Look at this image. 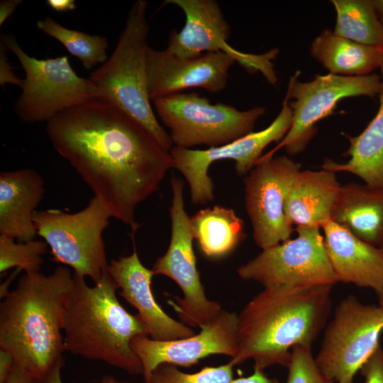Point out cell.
<instances>
[{
	"label": "cell",
	"instance_id": "6da1fadb",
	"mask_svg": "<svg viewBox=\"0 0 383 383\" xmlns=\"http://www.w3.org/2000/svg\"><path fill=\"white\" fill-rule=\"evenodd\" d=\"M47 135L109 210L139 228L136 207L155 193L173 167L170 152L137 120L113 103L92 98L48 121Z\"/></svg>",
	"mask_w": 383,
	"mask_h": 383
},
{
	"label": "cell",
	"instance_id": "7a4b0ae2",
	"mask_svg": "<svg viewBox=\"0 0 383 383\" xmlns=\"http://www.w3.org/2000/svg\"><path fill=\"white\" fill-rule=\"evenodd\" d=\"M333 285L267 287L238 315L237 349L230 362L254 369L288 367L292 350L312 347L331 309Z\"/></svg>",
	"mask_w": 383,
	"mask_h": 383
},
{
	"label": "cell",
	"instance_id": "3957f363",
	"mask_svg": "<svg viewBox=\"0 0 383 383\" xmlns=\"http://www.w3.org/2000/svg\"><path fill=\"white\" fill-rule=\"evenodd\" d=\"M72 286L65 265L48 275L25 273L0 304V348L39 381L63 360V316Z\"/></svg>",
	"mask_w": 383,
	"mask_h": 383
},
{
	"label": "cell",
	"instance_id": "277c9868",
	"mask_svg": "<svg viewBox=\"0 0 383 383\" xmlns=\"http://www.w3.org/2000/svg\"><path fill=\"white\" fill-rule=\"evenodd\" d=\"M118 289L107 269L93 287L73 274L63 316L65 350L102 361L131 375L143 374L131 341L149 332L138 314H131L119 303Z\"/></svg>",
	"mask_w": 383,
	"mask_h": 383
},
{
	"label": "cell",
	"instance_id": "5b68a950",
	"mask_svg": "<svg viewBox=\"0 0 383 383\" xmlns=\"http://www.w3.org/2000/svg\"><path fill=\"white\" fill-rule=\"evenodd\" d=\"M147 8L145 0L133 3L112 55L89 79L96 98L113 103L137 120L170 152L172 141L157 120L148 95Z\"/></svg>",
	"mask_w": 383,
	"mask_h": 383
},
{
	"label": "cell",
	"instance_id": "8992f818",
	"mask_svg": "<svg viewBox=\"0 0 383 383\" xmlns=\"http://www.w3.org/2000/svg\"><path fill=\"white\" fill-rule=\"evenodd\" d=\"M155 110L170 131L173 146L218 147L253 132L265 106L240 111L222 103L211 104L196 92H179L153 101Z\"/></svg>",
	"mask_w": 383,
	"mask_h": 383
},
{
	"label": "cell",
	"instance_id": "52a82bcc",
	"mask_svg": "<svg viewBox=\"0 0 383 383\" xmlns=\"http://www.w3.org/2000/svg\"><path fill=\"white\" fill-rule=\"evenodd\" d=\"M111 217L94 196L75 213L55 209L36 211L33 222L36 234L50 247L52 260L72 267L74 274L88 277L95 284L109 265L102 235Z\"/></svg>",
	"mask_w": 383,
	"mask_h": 383
},
{
	"label": "cell",
	"instance_id": "ba28073f",
	"mask_svg": "<svg viewBox=\"0 0 383 383\" xmlns=\"http://www.w3.org/2000/svg\"><path fill=\"white\" fill-rule=\"evenodd\" d=\"M1 41L17 57L26 74L14 105L23 121L48 122L67 109L96 98L90 80L76 74L67 56L36 59L22 50L13 35H3Z\"/></svg>",
	"mask_w": 383,
	"mask_h": 383
},
{
	"label": "cell",
	"instance_id": "9c48e42d",
	"mask_svg": "<svg viewBox=\"0 0 383 383\" xmlns=\"http://www.w3.org/2000/svg\"><path fill=\"white\" fill-rule=\"evenodd\" d=\"M382 332L383 309L350 294L338 304L326 326L316 362L335 383H353L355 374L380 345Z\"/></svg>",
	"mask_w": 383,
	"mask_h": 383
},
{
	"label": "cell",
	"instance_id": "30bf717a",
	"mask_svg": "<svg viewBox=\"0 0 383 383\" xmlns=\"http://www.w3.org/2000/svg\"><path fill=\"white\" fill-rule=\"evenodd\" d=\"M299 71L290 77L287 95L292 111V125L284 138L259 160L270 158L281 148L289 155L303 152L317 132L316 123L333 113L338 102L347 97H374L382 90L381 76L333 74L317 75L309 82H299Z\"/></svg>",
	"mask_w": 383,
	"mask_h": 383
},
{
	"label": "cell",
	"instance_id": "8fae6325",
	"mask_svg": "<svg viewBox=\"0 0 383 383\" xmlns=\"http://www.w3.org/2000/svg\"><path fill=\"white\" fill-rule=\"evenodd\" d=\"M170 182L171 239L166 252L156 260L152 270L154 275L170 277L182 289L183 298L173 296L176 302L169 301L181 322L188 326L201 328L215 318L222 309L218 302L206 298L200 280L193 249L194 238L190 217L184 209V180L172 176Z\"/></svg>",
	"mask_w": 383,
	"mask_h": 383
},
{
	"label": "cell",
	"instance_id": "7c38bea8",
	"mask_svg": "<svg viewBox=\"0 0 383 383\" xmlns=\"http://www.w3.org/2000/svg\"><path fill=\"white\" fill-rule=\"evenodd\" d=\"M321 229L296 226V238L262 250L238 269V275L265 287L333 286L338 280L328 257Z\"/></svg>",
	"mask_w": 383,
	"mask_h": 383
},
{
	"label": "cell",
	"instance_id": "4fadbf2b",
	"mask_svg": "<svg viewBox=\"0 0 383 383\" xmlns=\"http://www.w3.org/2000/svg\"><path fill=\"white\" fill-rule=\"evenodd\" d=\"M182 10L185 23L180 31L172 30L169 34V53L182 58L196 57L205 52H223L232 56L249 73L260 72L267 82L277 83L273 61L279 50L273 48L262 54L241 52L227 42L231 26L215 0H166Z\"/></svg>",
	"mask_w": 383,
	"mask_h": 383
},
{
	"label": "cell",
	"instance_id": "5bb4252c",
	"mask_svg": "<svg viewBox=\"0 0 383 383\" xmlns=\"http://www.w3.org/2000/svg\"><path fill=\"white\" fill-rule=\"evenodd\" d=\"M292 111L286 94L280 112L265 129L252 132L226 145L206 150H192L173 146L170 150L173 168L180 172L187 182L191 201L205 204L214 199V186L209 176L210 165L221 160L235 161L236 174L247 175L256 165L265 148L279 143L289 130Z\"/></svg>",
	"mask_w": 383,
	"mask_h": 383
},
{
	"label": "cell",
	"instance_id": "9a60e30c",
	"mask_svg": "<svg viewBox=\"0 0 383 383\" xmlns=\"http://www.w3.org/2000/svg\"><path fill=\"white\" fill-rule=\"evenodd\" d=\"M301 165L287 156L259 160L243 180L245 206L255 244L262 250L290 238L295 230L286 201Z\"/></svg>",
	"mask_w": 383,
	"mask_h": 383
},
{
	"label": "cell",
	"instance_id": "2e32d148",
	"mask_svg": "<svg viewBox=\"0 0 383 383\" xmlns=\"http://www.w3.org/2000/svg\"><path fill=\"white\" fill-rule=\"evenodd\" d=\"M238 315L222 309L201 331L185 338L155 340L148 335H138L131 341V348L143 367L145 383L152 372L162 364L191 366L211 355L233 357L237 349Z\"/></svg>",
	"mask_w": 383,
	"mask_h": 383
},
{
	"label": "cell",
	"instance_id": "e0dca14e",
	"mask_svg": "<svg viewBox=\"0 0 383 383\" xmlns=\"http://www.w3.org/2000/svg\"><path fill=\"white\" fill-rule=\"evenodd\" d=\"M235 60L223 52L182 58L166 50L147 51L148 89L150 101L191 88L211 93L223 90Z\"/></svg>",
	"mask_w": 383,
	"mask_h": 383
},
{
	"label": "cell",
	"instance_id": "ac0fdd59",
	"mask_svg": "<svg viewBox=\"0 0 383 383\" xmlns=\"http://www.w3.org/2000/svg\"><path fill=\"white\" fill-rule=\"evenodd\" d=\"M107 271L121 289L119 294L137 309L150 338L172 340L195 334L189 326L169 316L157 303L151 288L154 273L143 265L135 245L131 255L112 260Z\"/></svg>",
	"mask_w": 383,
	"mask_h": 383
},
{
	"label": "cell",
	"instance_id": "d6986e66",
	"mask_svg": "<svg viewBox=\"0 0 383 383\" xmlns=\"http://www.w3.org/2000/svg\"><path fill=\"white\" fill-rule=\"evenodd\" d=\"M324 244L338 282L383 291V252L332 220L324 223Z\"/></svg>",
	"mask_w": 383,
	"mask_h": 383
},
{
	"label": "cell",
	"instance_id": "ffe728a7",
	"mask_svg": "<svg viewBox=\"0 0 383 383\" xmlns=\"http://www.w3.org/2000/svg\"><path fill=\"white\" fill-rule=\"evenodd\" d=\"M44 192L43 179L33 170L1 172L0 235L19 242L34 240L33 216Z\"/></svg>",
	"mask_w": 383,
	"mask_h": 383
},
{
	"label": "cell",
	"instance_id": "44dd1931",
	"mask_svg": "<svg viewBox=\"0 0 383 383\" xmlns=\"http://www.w3.org/2000/svg\"><path fill=\"white\" fill-rule=\"evenodd\" d=\"M340 187L333 172L301 170L286 201L285 211L290 223L321 228L331 219Z\"/></svg>",
	"mask_w": 383,
	"mask_h": 383
},
{
	"label": "cell",
	"instance_id": "7402d4cb",
	"mask_svg": "<svg viewBox=\"0 0 383 383\" xmlns=\"http://www.w3.org/2000/svg\"><path fill=\"white\" fill-rule=\"evenodd\" d=\"M331 220L378 247L383 236V189L354 182L341 185Z\"/></svg>",
	"mask_w": 383,
	"mask_h": 383
},
{
	"label": "cell",
	"instance_id": "603a6c76",
	"mask_svg": "<svg viewBox=\"0 0 383 383\" xmlns=\"http://www.w3.org/2000/svg\"><path fill=\"white\" fill-rule=\"evenodd\" d=\"M382 90L379 106L375 116L357 136L343 133L350 143L343 154L350 156L345 163L326 158L323 169L333 172H347L361 178L365 184L383 189V65L380 68Z\"/></svg>",
	"mask_w": 383,
	"mask_h": 383
},
{
	"label": "cell",
	"instance_id": "cb8c5ba5",
	"mask_svg": "<svg viewBox=\"0 0 383 383\" xmlns=\"http://www.w3.org/2000/svg\"><path fill=\"white\" fill-rule=\"evenodd\" d=\"M311 55L331 74L363 76L383 65L382 46L360 44L323 30L310 45Z\"/></svg>",
	"mask_w": 383,
	"mask_h": 383
},
{
	"label": "cell",
	"instance_id": "d4e9b609",
	"mask_svg": "<svg viewBox=\"0 0 383 383\" xmlns=\"http://www.w3.org/2000/svg\"><path fill=\"white\" fill-rule=\"evenodd\" d=\"M190 221L194 238L209 257L226 256L247 236L243 220L233 209L225 206L201 209L190 217Z\"/></svg>",
	"mask_w": 383,
	"mask_h": 383
},
{
	"label": "cell",
	"instance_id": "484cf974",
	"mask_svg": "<svg viewBox=\"0 0 383 383\" xmlns=\"http://www.w3.org/2000/svg\"><path fill=\"white\" fill-rule=\"evenodd\" d=\"M336 12L333 32L353 42L383 46V27L373 0H331Z\"/></svg>",
	"mask_w": 383,
	"mask_h": 383
},
{
	"label": "cell",
	"instance_id": "4316f807",
	"mask_svg": "<svg viewBox=\"0 0 383 383\" xmlns=\"http://www.w3.org/2000/svg\"><path fill=\"white\" fill-rule=\"evenodd\" d=\"M37 27L43 33L61 43L87 70L107 60L108 41L104 36L91 35L69 29L50 17L38 21Z\"/></svg>",
	"mask_w": 383,
	"mask_h": 383
},
{
	"label": "cell",
	"instance_id": "83f0119b",
	"mask_svg": "<svg viewBox=\"0 0 383 383\" xmlns=\"http://www.w3.org/2000/svg\"><path fill=\"white\" fill-rule=\"evenodd\" d=\"M48 246L45 241L16 243L14 238L0 235V272L13 267L23 270L25 273L39 271Z\"/></svg>",
	"mask_w": 383,
	"mask_h": 383
},
{
	"label": "cell",
	"instance_id": "f1b7e54d",
	"mask_svg": "<svg viewBox=\"0 0 383 383\" xmlns=\"http://www.w3.org/2000/svg\"><path fill=\"white\" fill-rule=\"evenodd\" d=\"M233 365L204 367L195 373H185L171 364L159 365L151 374L148 383H231Z\"/></svg>",
	"mask_w": 383,
	"mask_h": 383
},
{
	"label": "cell",
	"instance_id": "f546056e",
	"mask_svg": "<svg viewBox=\"0 0 383 383\" xmlns=\"http://www.w3.org/2000/svg\"><path fill=\"white\" fill-rule=\"evenodd\" d=\"M286 383H335L318 367L311 347L292 348Z\"/></svg>",
	"mask_w": 383,
	"mask_h": 383
},
{
	"label": "cell",
	"instance_id": "4dcf8cb0",
	"mask_svg": "<svg viewBox=\"0 0 383 383\" xmlns=\"http://www.w3.org/2000/svg\"><path fill=\"white\" fill-rule=\"evenodd\" d=\"M359 372L364 383H383V348L381 345L365 361Z\"/></svg>",
	"mask_w": 383,
	"mask_h": 383
},
{
	"label": "cell",
	"instance_id": "1f68e13d",
	"mask_svg": "<svg viewBox=\"0 0 383 383\" xmlns=\"http://www.w3.org/2000/svg\"><path fill=\"white\" fill-rule=\"evenodd\" d=\"M6 47L1 41L0 43V84L4 87L7 84H15L21 87H23V79L19 78L13 72L11 66L7 55Z\"/></svg>",
	"mask_w": 383,
	"mask_h": 383
},
{
	"label": "cell",
	"instance_id": "d6a6232c",
	"mask_svg": "<svg viewBox=\"0 0 383 383\" xmlns=\"http://www.w3.org/2000/svg\"><path fill=\"white\" fill-rule=\"evenodd\" d=\"M63 365L64 360L59 361L41 383H62L61 370ZM101 382V383H116L117 379L112 376L104 375Z\"/></svg>",
	"mask_w": 383,
	"mask_h": 383
},
{
	"label": "cell",
	"instance_id": "836d02e7",
	"mask_svg": "<svg viewBox=\"0 0 383 383\" xmlns=\"http://www.w3.org/2000/svg\"><path fill=\"white\" fill-rule=\"evenodd\" d=\"M15 364L11 354L0 348V383L6 382Z\"/></svg>",
	"mask_w": 383,
	"mask_h": 383
},
{
	"label": "cell",
	"instance_id": "e575fe53",
	"mask_svg": "<svg viewBox=\"0 0 383 383\" xmlns=\"http://www.w3.org/2000/svg\"><path fill=\"white\" fill-rule=\"evenodd\" d=\"M5 383H41V381L35 379L22 367L15 364Z\"/></svg>",
	"mask_w": 383,
	"mask_h": 383
},
{
	"label": "cell",
	"instance_id": "d590c367",
	"mask_svg": "<svg viewBox=\"0 0 383 383\" xmlns=\"http://www.w3.org/2000/svg\"><path fill=\"white\" fill-rule=\"evenodd\" d=\"M231 383H279L276 379L269 377L264 370L254 369L252 374L245 377L233 379Z\"/></svg>",
	"mask_w": 383,
	"mask_h": 383
},
{
	"label": "cell",
	"instance_id": "8d00e7d4",
	"mask_svg": "<svg viewBox=\"0 0 383 383\" xmlns=\"http://www.w3.org/2000/svg\"><path fill=\"white\" fill-rule=\"evenodd\" d=\"M21 0H3L0 2V25L13 14L16 7L21 4Z\"/></svg>",
	"mask_w": 383,
	"mask_h": 383
},
{
	"label": "cell",
	"instance_id": "74e56055",
	"mask_svg": "<svg viewBox=\"0 0 383 383\" xmlns=\"http://www.w3.org/2000/svg\"><path fill=\"white\" fill-rule=\"evenodd\" d=\"M47 4L52 9L58 12L68 11L76 8L74 0H48Z\"/></svg>",
	"mask_w": 383,
	"mask_h": 383
},
{
	"label": "cell",
	"instance_id": "f35d334b",
	"mask_svg": "<svg viewBox=\"0 0 383 383\" xmlns=\"http://www.w3.org/2000/svg\"><path fill=\"white\" fill-rule=\"evenodd\" d=\"M373 3L383 27V0H373Z\"/></svg>",
	"mask_w": 383,
	"mask_h": 383
},
{
	"label": "cell",
	"instance_id": "ab89813d",
	"mask_svg": "<svg viewBox=\"0 0 383 383\" xmlns=\"http://www.w3.org/2000/svg\"><path fill=\"white\" fill-rule=\"evenodd\" d=\"M379 305L383 309V291L377 294Z\"/></svg>",
	"mask_w": 383,
	"mask_h": 383
},
{
	"label": "cell",
	"instance_id": "60d3db41",
	"mask_svg": "<svg viewBox=\"0 0 383 383\" xmlns=\"http://www.w3.org/2000/svg\"><path fill=\"white\" fill-rule=\"evenodd\" d=\"M378 248H379L383 252V236H382V239H381V240L379 242Z\"/></svg>",
	"mask_w": 383,
	"mask_h": 383
},
{
	"label": "cell",
	"instance_id": "b9f144b4",
	"mask_svg": "<svg viewBox=\"0 0 383 383\" xmlns=\"http://www.w3.org/2000/svg\"><path fill=\"white\" fill-rule=\"evenodd\" d=\"M116 383H131V382H126V381H119V380H117Z\"/></svg>",
	"mask_w": 383,
	"mask_h": 383
},
{
	"label": "cell",
	"instance_id": "7bdbcfd3",
	"mask_svg": "<svg viewBox=\"0 0 383 383\" xmlns=\"http://www.w3.org/2000/svg\"><path fill=\"white\" fill-rule=\"evenodd\" d=\"M382 49H383V46H382Z\"/></svg>",
	"mask_w": 383,
	"mask_h": 383
}]
</instances>
